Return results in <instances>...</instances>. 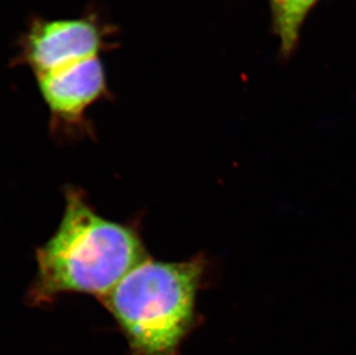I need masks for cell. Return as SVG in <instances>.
Returning <instances> with one entry per match:
<instances>
[{"mask_svg": "<svg viewBox=\"0 0 356 355\" xmlns=\"http://www.w3.org/2000/svg\"><path fill=\"white\" fill-rule=\"evenodd\" d=\"M208 270V260L198 254L181 262L148 258L124 276L101 302L124 333L129 355H179L195 326Z\"/></svg>", "mask_w": 356, "mask_h": 355, "instance_id": "7a4b0ae2", "label": "cell"}, {"mask_svg": "<svg viewBox=\"0 0 356 355\" xmlns=\"http://www.w3.org/2000/svg\"><path fill=\"white\" fill-rule=\"evenodd\" d=\"M119 35L118 26L96 3L78 17L31 14L17 37L10 66L27 68L38 77L115 51Z\"/></svg>", "mask_w": 356, "mask_h": 355, "instance_id": "3957f363", "label": "cell"}, {"mask_svg": "<svg viewBox=\"0 0 356 355\" xmlns=\"http://www.w3.org/2000/svg\"><path fill=\"white\" fill-rule=\"evenodd\" d=\"M319 0H268L271 31L280 43L282 58L291 57L300 42L303 24Z\"/></svg>", "mask_w": 356, "mask_h": 355, "instance_id": "5b68a950", "label": "cell"}, {"mask_svg": "<svg viewBox=\"0 0 356 355\" xmlns=\"http://www.w3.org/2000/svg\"><path fill=\"white\" fill-rule=\"evenodd\" d=\"M49 111V127L56 138L83 139L95 134L88 112L101 101L115 97L101 57L35 77Z\"/></svg>", "mask_w": 356, "mask_h": 355, "instance_id": "277c9868", "label": "cell"}, {"mask_svg": "<svg viewBox=\"0 0 356 355\" xmlns=\"http://www.w3.org/2000/svg\"><path fill=\"white\" fill-rule=\"evenodd\" d=\"M65 209L54 235L36 251V275L27 302L45 307L64 294L103 301L149 258L136 225L102 217L74 186L64 189Z\"/></svg>", "mask_w": 356, "mask_h": 355, "instance_id": "6da1fadb", "label": "cell"}]
</instances>
